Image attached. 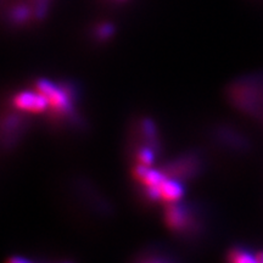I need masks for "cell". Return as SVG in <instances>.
<instances>
[{
    "label": "cell",
    "instance_id": "7",
    "mask_svg": "<svg viewBox=\"0 0 263 263\" xmlns=\"http://www.w3.org/2000/svg\"><path fill=\"white\" fill-rule=\"evenodd\" d=\"M138 160H139V164L143 166H151L154 162V153L147 147H143L138 154Z\"/></svg>",
    "mask_w": 263,
    "mask_h": 263
},
{
    "label": "cell",
    "instance_id": "3",
    "mask_svg": "<svg viewBox=\"0 0 263 263\" xmlns=\"http://www.w3.org/2000/svg\"><path fill=\"white\" fill-rule=\"evenodd\" d=\"M12 104L18 110L25 111V112L39 114L44 112L47 108H49L48 100L44 95L35 91H20L18 94L15 95L12 99Z\"/></svg>",
    "mask_w": 263,
    "mask_h": 263
},
{
    "label": "cell",
    "instance_id": "9",
    "mask_svg": "<svg viewBox=\"0 0 263 263\" xmlns=\"http://www.w3.org/2000/svg\"><path fill=\"white\" fill-rule=\"evenodd\" d=\"M8 263H31V262L22 257H11L9 259Z\"/></svg>",
    "mask_w": 263,
    "mask_h": 263
},
{
    "label": "cell",
    "instance_id": "1",
    "mask_svg": "<svg viewBox=\"0 0 263 263\" xmlns=\"http://www.w3.org/2000/svg\"><path fill=\"white\" fill-rule=\"evenodd\" d=\"M35 90L44 95L52 112L59 116H65L71 112L72 95L68 88L58 85L48 80H39L35 83Z\"/></svg>",
    "mask_w": 263,
    "mask_h": 263
},
{
    "label": "cell",
    "instance_id": "2",
    "mask_svg": "<svg viewBox=\"0 0 263 263\" xmlns=\"http://www.w3.org/2000/svg\"><path fill=\"white\" fill-rule=\"evenodd\" d=\"M146 194L153 200H162L168 203H174L183 196L184 188L176 179H171L166 176V178L155 188L146 189Z\"/></svg>",
    "mask_w": 263,
    "mask_h": 263
},
{
    "label": "cell",
    "instance_id": "6",
    "mask_svg": "<svg viewBox=\"0 0 263 263\" xmlns=\"http://www.w3.org/2000/svg\"><path fill=\"white\" fill-rule=\"evenodd\" d=\"M29 15H31V11H29L27 6L20 5L16 6V8L12 10L11 18L14 20L15 22H17V24H21V22H25L26 20L29 17Z\"/></svg>",
    "mask_w": 263,
    "mask_h": 263
},
{
    "label": "cell",
    "instance_id": "8",
    "mask_svg": "<svg viewBox=\"0 0 263 263\" xmlns=\"http://www.w3.org/2000/svg\"><path fill=\"white\" fill-rule=\"evenodd\" d=\"M114 26L110 24H103L98 28V37L100 39H107L114 34Z\"/></svg>",
    "mask_w": 263,
    "mask_h": 263
},
{
    "label": "cell",
    "instance_id": "4",
    "mask_svg": "<svg viewBox=\"0 0 263 263\" xmlns=\"http://www.w3.org/2000/svg\"><path fill=\"white\" fill-rule=\"evenodd\" d=\"M166 222L173 229L180 230L185 228L186 223H188V216H186L185 210L182 206L170 203L166 210Z\"/></svg>",
    "mask_w": 263,
    "mask_h": 263
},
{
    "label": "cell",
    "instance_id": "5",
    "mask_svg": "<svg viewBox=\"0 0 263 263\" xmlns=\"http://www.w3.org/2000/svg\"><path fill=\"white\" fill-rule=\"evenodd\" d=\"M230 263H259L257 254L254 255L251 252L242 249H235L229 255Z\"/></svg>",
    "mask_w": 263,
    "mask_h": 263
}]
</instances>
